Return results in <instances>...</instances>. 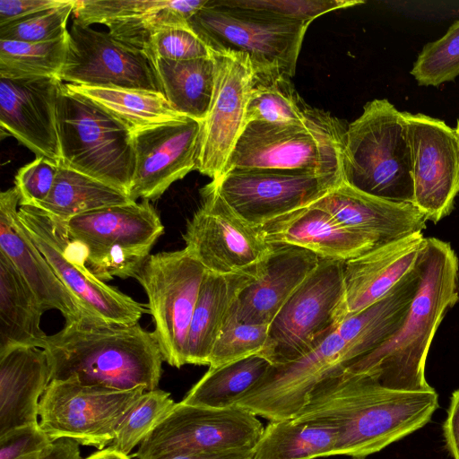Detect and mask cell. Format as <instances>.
Wrapping results in <instances>:
<instances>
[{
    "label": "cell",
    "mask_w": 459,
    "mask_h": 459,
    "mask_svg": "<svg viewBox=\"0 0 459 459\" xmlns=\"http://www.w3.org/2000/svg\"><path fill=\"white\" fill-rule=\"evenodd\" d=\"M150 54L152 59L190 60L212 56V49L188 26L172 25L160 29L152 38Z\"/></svg>",
    "instance_id": "obj_44"
},
{
    "label": "cell",
    "mask_w": 459,
    "mask_h": 459,
    "mask_svg": "<svg viewBox=\"0 0 459 459\" xmlns=\"http://www.w3.org/2000/svg\"><path fill=\"white\" fill-rule=\"evenodd\" d=\"M425 243L422 232H416L346 261L347 314L366 308L394 289L415 267Z\"/></svg>",
    "instance_id": "obj_26"
},
{
    "label": "cell",
    "mask_w": 459,
    "mask_h": 459,
    "mask_svg": "<svg viewBox=\"0 0 459 459\" xmlns=\"http://www.w3.org/2000/svg\"><path fill=\"white\" fill-rule=\"evenodd\" d=\"M344 263L320 258L269 325L264 357L272 364L301 357L337 330L347 315Z\"/></svg>",
    "instance_id": "obj_8"
},
{
    "label": "cell",
    "mask_w": 459,
    "mask_h": 459,
    "mask_svg": "<svg viewBox=\"0 0 459 459\" xmlns=\"http://www.w3.org/2000/svg\"><path fill=\"white\" fill-rule=\"evenodd\" d=\"M208 1L75 0L73 13L74 19L84 25L107 26L115 38L151 56V40L158 30L168 26L188 24L192 15Z\"/></svg>",
    "instance_id": "obj_22"
},
{
    "label": "cell",
    "mask_w": 459,
    "mask_h": 459,
    "mask_svg": "<svg viewBox=\"0 0 459 459\" xmlns=\"http://www.w3.org/2000/svg\"><path fill=\"white\" fill-rule=\"evenodd\" d=\"M264 429L255 415L237 406L219 409L179 402L146 436L134 456L160 459L181 454L252 451Z\"/></svg>",
    "instance_id": "obj_12"
},
{
    "label": "cell",
    "mask_w": 459,
    "mask_h": 459,
    "mask_svg": "<svg viewBox=\"0 0 459 459\" xmlns=\"http://www.w3.org/2000/svg\"><path fill=\"white\" fill-rule=\"evenodd\" d=\"M67 84L104 108L132 133L182 116L173 109L160 92Z\"/></svg>",
    "instance_id": "obj_36"
},
{
    "label": "cell",
    "mask_w": 459,
    "mask_h": 459,
    "mask_svg": "<svg viewBox=\"0 0 459 459\" xmlns=\"http://www.w3.org/2000/svg\"><path fill=\"white\" fill-rule=\"evenodd\" d=\"M82 250L86 267L102 281L134 278L164 232L150 201L91 211L64 221Z\"/></svg>",
    "instance_id": "obj_7"
},
{
    "label": "cell",
    "mask_w": 459,
    "mask_h": 459,
    "mask_svg": "<svg viewBox=\"0 0 459 459\" xmlns=\"http://www.w3.org/2000/svg\"><path fill=\"white\" fill-rule=\"evenodd\" d=\"M68 48V31L44 42L0 39V78L59 79Z\"/></svg>",
    "instance_id": "obj_38"
},
{
    "label": "cell",
    "mask_w": 459,
    "mask_h": 459,
    "mask_svg": "<svg viewBox=\"0 0 459 459\" xmlns=\"http://www.w3.org/2000/svg\"><path fill=\"white\" fill-rule=\"evenodd\" d=\"M50 381L44 349L15 346L0 352V437L39 423V400Z\"/></svg>",
    "instance_id": "obj_28"
},
{
    "label": "cell",
    "mask_w": 459,
    "mask_h": 459,
    "mask_svg": "<svg viewBox=\"0 0 459 459\" xmlns=\"http://www.w3.org/2000/svg\"><path fill=\"white\" fill-rule=\"evenodd\" d=\"M342 182L368 195L414 204L411 148L404 112L388 100L367 102L343 134Z\"/></svg>",
    "instance_id": "obj_4"
},
{
    "label": "cell",
    "mask_w": 459,
    "mask_h": 459,
    "mask_svg": "<svg viewBox=\"0 0 459 459\" xmlns=\"http://www.w3.org/2000/svg\"><path fill=\"white\" fill-rule=\"evenodd\" d=\"M130 202L134 201L124 191L58 164L53 187L38 208L66 221L91 211Z\"/></svg>",
    "instance_id": "obj_34"
},
{
    "label": "cell",
    "mask_w": 459,
    "mask_h": 459,
    "mask_svg": "<svg viewBox=\"0 0 459 459\" xmlns=\"http://www.w3.org/2000/svg\"><path fill=\"white\" fill-rule=\"evenodd\" d=\"M414 204L434 223L448 215L459 193V135L443 120L404 112Z\"/></svg>",
    "instance_id": "obj_19"
},
{
    "label": "cell",
    "mask_w": 459,
    "mask_h": 459,
    "mask_svg": "<svg viewBox=\"0 0 459 459\" xmlns=\"http://www.w3.org/2000/svg\"><path fill=\"white\" fill-rule=\"evenodd\" d=\"M268 340L269 325L240 322L235 304L213 345L209 368H217L253 355L264 356Z\"/></svg>",
    "instance_id": "obj_42"
},
{
    "label": "cell",
    "mask_w": 459,
    "mask_h": 459,
    "mask_svg": "<svg viewBox=\"0 0 459 459\" xmlns=\"http://www.w3.org/2000/svg\"><path fill=\"white\" fill-rule=\"evenodd\" d=\"M345 131L336 117L318 108L303 124L249 122L222 174L232 169H262L342 175Z\"/></svg>",
    "instance_id": "obj_6"
},
{
    "label": "cell",
    "mask_w": 459,
    "mask_h": 459,
    "mask_svg": "<svg viewBox=\"0 0 459 459\" xmlns=\"http://www.w3.org/2000/svg\"><path fill=\"white\" fill-rule=\"evenodd\" d=\"M319 262L320 257L307 249L272 245L255 280L236 302L238 319L245 324L269 325Z\"/></svg>",
    "instance_id": "obj_24"
},
{
    "label": "cell",
    "mask_w": 459,
    "mask_h": 459,
    "mask_svg": "<svg viewBox=\"0 0 459 459\" xmlns=\"http://www.w3.org/2000/svg\"><path fill=\"white\" fill-rule=\"evenodd\" d=\"M212 50L248 56L254 73L293 77L308 25L272 20L209 0L187 22Z\"/></svg>",
    "instance_id": "obj_9"
},
{
    "label": "cell",
    "mask_w": 459,
    "mask_h": 459,
    "mask_svg": "<svg viewBox=\"0 0 459 459\" xmlns=\"http://www.w3.org/2000/svg\"><path fill=\"white\" fill-rule=\"evenodd\" d=\"M444 435L453 459H459V389L452 394L444 423Z\"/></svg>",
    "instance_id": "obj_48"
},
{
    "label": "cell",
    "mask_w": 459,
    "mask_h": 459,
    "mask_svg": "<svg viewBox=\"0 0 459 459\" xmlns=\"http://www.w3.org/2000/svg\"><path fill=\"white\" fill-rule=\"evenodd\" d=\"M256 273L218 274L206 271L188 333L186 364L209 366L213 345L234 305Z\"/></svg>",
    "instance_id": "obj_30"
},
{
    "label": "cell",
    "mask_w": 459,
    "mask_h": 459,
    "mask_svg": "<svg viewBox=\"0 0 459 459\" xmlns=\"http://www.w3.org/2000/svg\"><path fill=\"white\" fill-rule=\"evenodd\" d=\"M19 206L15 186L1 192L0 252L16 267L46 311L58 310L65 322L93 316L62 283L27 234L19 219Z\"/></svg>",
    "instance_id": "obj_23"
},
{
    "label": "cell",
    "mask_w": 459,
    "mask_h": 459,
    "mask_svg": "<svg viewBox=\"0 0 459 459\" xmlns=\"http://www.w3.org/2000/svg\"><path fill=\"white\" fill-rule=\"evenodd\" d=\"M52 443L39 423L19 427L0 437V459H38Z\"/></svg>",
    "instance_id": "obj_46"
},
{
    "label": "cell",
    "mask_w": 459,
    "mask_h": 459,
    "mask_svg": "<svg viewBox=\"0 0 459 459\" xmlns=\"http://www.w3.org/2000/svg\"><path fill=\"white\" fill-rule=\"evenodd\" d=\"M411 74L419 85L434 87L459 75V20L440 39L423 47Z\"/></svg>",
    "instance_id": "obj_41"
},
{
    "label": "cell",
    "mask_w": 459,
    "mask_h": 459,
    "mask_svg": "<svg viewBox=\"0 0 459 459\" xmlns=\"http://www.w3.org/2000/svg\"><path fill=\"white\" fill-rule=\"evenodd\" d=\"M203 203L188 221L185 248L208 272L256 273L272 250L260 228L246 221L221 197L204 187Z\"/></svg>",
    "instance_id": "obj_16"
},
{
    "label": "cell",
    "mask_w": 459,
    "mask_h": 459,
    "mask_svg": "<svg viewBox=\"0 0 459 459\" xmlns=\"http://www.w3.org/2000/svg\"><path fill=\"white\" fill-rule=\"evenodd\" d=\"M56 120L61 153L58 164L127 194L134 166L132 131L64 82L57 100Z\"/></svg>",
    "instance_id": "obj_5"
},
{
    "label": "cell",
    "mask_w": 459,
    "mask_h": 459,
    "mask_svg": "<svg viewBox=\"0 0 459 459\" xmlns=\"http://www.w3.org/2000/svg\"><path fill=\"white\" fill-rule=\"evenodd\" d=\"M437 406L434 389H386L341 370L314 388L293 420L335 429L334 455L363 458L425 426Z\"/></svg>",
    "instance_id": "obj_1"
},
{
    "label": "cell",
    "mask_w": 459,
    "mask_h": 459,
    "mask_svg": "<svg viewBox=\"0 0 459 459\" xmlns=\"http://www.w3.org/2000/svg\"><path fill=\"white\" fill-rule=\"evenodd\" d=\"M347 363L346 345L336 330L301 357L272 364L234 406L270 421L293 419L314 388Z\"/></svg>",
    "instance_id": "obj_17"
},
{
    "label": "cell",
    "mask_w": 459,
    "mask_h": 459,
    "mask_svg": "<svg viewBox=\"0 0 459 459\" xmlns=\"http://www.w3.org/2000/svg\"><path fill=\"white\" fill-rule=\"evenodd\" d=\"M175 404L166 391H145L127 412L109 446L129 455Z\"/></svg>",
    "instance_id": "obj_40"
},
{
    "label": "cell",
    "mask_w": 459,
    "mask_h": 459,
    "mask_svg": "<svg viewBox=\"0 0 459 459\" xmlns=\"http://www.w3.org/2000/svg\"><path fill=\"white\" fill-rule=\"evenodd\" d=\"M164 96L178 114L200 122L209 111L215 65L212 56L190 60H155Z\"/></svg>",
    "instance_id": "obj_32"
},
{
    "label": "cell",
    "mask_w": 459,
    "mask_h": 459,
    "mask_svg": "<svg viewBox=\"0 0 459 459\" xmlns=\"http://www.w3.org/2000/svg\"><path fill=\"white\" fill-rule=\"evenodd\" d=\"M63 82L55 77L0 78V124L36 157L60 162L56 106Z\"/></svg>",
    "instance_id": "obj_21"
},
{
    "label": "cell",
    "mask_w": 459,
    "mask_h": 459,
    "mask_svg": "<svg viewBox=\"0 0 459 459\" xmlns=\"http://www.w3.org/2000/svg\"><path fill=\"white\" fill-rule=\"evenodd\" d=\"M75 0L43 13L0 27V39L44 42L67 33V21L74 13Z\"/></svg>",
    "instance_id": "obj_43"
},
{
    "label": "cell",
    "mask_w": 459,
    "mask_h": 459,
    "mask_svg": "<svg viewBox=\"0 0 459 459\" xmlns=\"http://www.w3.org/2000/svg\"><path fill=\"white\" fill-rule=\"evenodd\" d=\"M44 307L16 267L0 252V352L15 346L44 348Z\"/></svg>",
    "instance_id": "obj_31"
},
{
    "label": "cell",
    "mask_w": 459,
    "mask_h": 459,
    "mask_svg": "<svg viewBox=\"0 0 459 459\" xmlns=\"http://www.w3.org/2000/svg\"><path fill=\"white\" fill-rule=\"evenodd\" d=\"M206 269L186 248L150 255L134 279L143 288L164 361L186 365L190 325Z\"/></svg>",
    "instance_id": "obj_11"
},
{
    "label": "cell",
    "mask_w": 459,
    "mask_h": 459,
    "mask_svg": "<svg viewBox=\"0 0 459 459\" xmlns=\"http://www.w3.org/2000/svg\"><path fill=\"white\" fill-rule=\"evenodd\" d=\"M311 205L327 212L345 228L375 238L380 245L426 228L427 218L414 204L381 199L343 182Z\"/></svg>",
    "instance_id": "obj_25"
},
{
    "label": "cell",
    "mask_w": 459,
    "mask_h": 459,
    "mask_svg": "<svg viewBox=\"0 0 459 459\" xmlns=\"http://www.w3.org/2000/svg\"><path fill=\"white\" fill-rule=\"evenodd\" d=\"M144 392L143 387L117 390L54 380L39 400V424L52 441L65 437L100 450L112 443Z\"/></svg>",
    "instance_id": "obj_13"
},
{
    "label": "cell",
    "mask_w": 459,
    "mask_h": 459,
    "mask_svg": "<svg viewBox=\"0 0 459 459\" xmlns=\"http://www.w3.org/2000/svg\"><path fill=\"white\" fill-rule=\"evenodd\" d=\"M316 108L308 107L296 91L291 77L281 74H255L247 107L246 125L303 124Z\"/></svg>",
    "instance_id": "obj_37"
},
{
    "label": "cell",
    "mask_w": 459,
    "mask_h": 459,
    "mask_svg": "<svg viewBox=\"0 0 459 459\" xmlns=\"http://www.w3.org/2000/svg\"><path fill=\"white\" fill-rule=\"evenodd\" d=\"M200 134L201 122L186 116L134 132L130 200H156L174 182L196 169Z\"/></svg>",
    "instance_id": "obj_20"
},
{
    "label": "cell",
    "mask_w": 459,
    "mask_h": 459,
    "mask_svg": "<svg viewBox=\"0 0 459 459\" xmlns=\"http://www.w3.org/2000/svg\"><path fill=\"white\" fill-rule=\"evenodd\" d=\"M68 0H1L0 27L59 7Z\"/></svg>",
    "instance_id": "obj_47"
},
{
    "label": "cell",
    "mask_w": 459,
    "mask_h": 459,
    "mask_svg": "<svg viewBox=\"0 0 459 459\" xmlns=\"http://www.w3.org/2000/svg\"><path fill=\"white\" fill-rule=\"evenodd\" d=\"M455 130H456V132H457V134H458V135H459V117H458V119H457V123H456Z\"/></svg>",
    "instance_id": "obj_52"
},
{
    "label": "cell",
    "mask_w": 459,
    "mask_h": 459,
    "mask_svg": "<svg viewBox=\"0 0 459 459\" xmlns=\"http://www.w3.org/2000/svg\"><path fill=\"white\" fill-rule=\"evenodd\" d=\"M59 79L73 85L164 94L155 62L147 53L75 19L68 30L67 54Z\"/></svg>",
    "instance_id": "obj_15"
},
{
    "label": "cell",
    "mask_w": 459,
    "mask_h": 459,
    "mask_svg": "<svg viewBox=\"0 0 459 459\" xmlns=\"http://www.w3.org/2000/svg\"><path fill=\"white\" fill-rule=\"evenodd\" d=\"M251 459V458H250Z\"/></svg>",
    "instance_id": "obj_54"
},
{
    "label": "cell",
    "mask_w": 459,
    "mask_h": 459,
    "mask_svg": "<svg viewBox=\"0 0 459 459\" xmlns=\"http://www.w3.org/2000/svg\"><path fill=\"white\" fill-rule=\"evenodd\" d=\"M342 182L335 173L252 169L230 170L204 187L259 228L315 204Z\"/></svg>",
    "instance_id": "obj_14"
},
{
    "label": "cell",
    "mask_w": 459,
    "mask_h": 459,
    "mask_svg": "<svg viewBox=\"0 0 459 459\" xmlns=\"http://www.w3.org/2000/svg\"><path fill=\"white\" fill-rule=\"evenodd\" d=\"M252 451L236 450L220 453L181 454L160 459H250Z\"/></svg>",
    "instance_id": "obj_50"
},
{
    "label": "cell",
    "mask_w": 459,
    "mask_h": 459,
    "mask_svg": "<svg viewBox=\"0 0 459 459\" xmlns=\"http://www.w3.org/2000/svg\"><path fill=\"white\" fill-rule=\"evenodd\" d=\"M58 163L45 157L22 167L15 176V187L20 195V206L38 207L48 196L57 173Z\"/></svg>",
    "instance_id": "obj_45"
},
{
    "label": "cell",
    "mask_w": 459,
    "mask_h": 459,
    "mask_svg": "<svg viewBox=\"0 0 459 459\" xmlns=\"http://www.w3.org/2000/svg\"><path fill=\"white\" fill-rule=\"evenodd\" d=\"M214 89L209 111L201 122L197 170L215 180L245 126L254 70L248 56L231 50H212Z\"/></svg>",
    "instance_id": "obj_18"
},
{
    "label": "cell",
    "mask_w": 459,
    "mask_h": 459,
    "mask_svg": "<svg viewBox=\"0 0 459 459\" xmlns=\"http://www.w3.org/2000/svg\"><path fill=\"white\" fill-rule=\"evenodd\" d=\"M259 228L269 244L302 247L322 259L346 262L380 245L375 238L345 228L330 213L313 205Z\"/></svg>",
    "instance_id": "obj_27"
},
{
    "label": "cell",
    "mask_w": 459,
    "mask_h": 459,
    "mask_svg": "<svg viewBox=\"0 0 459 459\" xmlns=\"http://www.w3.org/2000/svg\"><path fill=\"white\" fill-rule=\"evenodd\" d=\"M354 459H362V458H354Z\"/></svg>",
    "instance_id": "obj_53"
},
{
    "label": "cell",
    "mask_w": 459,
    "mask_h": 459,
    "mask_svg": "<svg viewBox=\"0 0 459 459\" xmlns=\"http://www.w3.org/2000/svg\"><path fill=\"white\" fill-rule=\"evenodd\" d=\"M335 429L293 419L270 421L252 450L251 459H314L334 455Z\"/></svg>",
    "instance_id": "obj_33"
},
{
    "label": "cell",
    "mask_w": 459,
    "mask_h": 459,
    "mask_svg": "<svg viewBox=\"0 0 459 459\" xmlns=\"http://www.w3.org/2000/svg\"><path fill=\"white\" fill-rule=\"evenodd\" d=\"M219 6L249 12L260 17L309 25L338 9L363 4L361 0H212Z\"/></svg>",
    "instance_id": "obj_39"
},
{
    "label": "cell",
    "mask_w": 459,
    "mask_h": 459,
    "mask_svg": "<svg viewBox=\"0 0 459 459\" xmlns=\"http://www.w3.org/2000/svg\"><path fill=\"white\" fill-rule=\"evenodd\" d=\"M51 381L117 390L158 388L164 361L153 332L95 316L66 321L43 348ZM50 381V382H51Z\"/></svg>",
    "instance_id": "obj_3"
},
{
    "label": "cell",
    "mask_w": 459,
    "mask_h": 459,
    "mask_svg": "<svg viewBox=\"0 0 459 459\" xmlns=\"http://www.w3.org/2000/svg\"><path fill=\"white\" fill-rule=\"evenodd\" d=\"M20 221L53 271L93 316L117 325H135L145 313L142 304L95 277L82 248L69 237L64 221L34 206H19Z\"/></svg>",
    "instance_id": "obj_10"
},
{
    "label": "cell",
    "mask_w": 459,
    "mask_h": 459,
    "mask_svg": "<svg viewBox=\"0 0 459 459\" xmlns=\"http://www.w3.org/2000/svg\"><path fill=\"white\" fill-rule=\"evenodd\" d=\"M271 365L265 357L253 355L209 368L181 402L219 409L232 407L264 376Z\"/></svg>",
    "instance_id": "obj_35"
},
{
    "label": "cell",
    "mask_w": 459,
    "mask_h": 459,
    "mask_svg": "<svg viewBox=\"0 0 459 459\" xmlns=\"http://www.w3.org/2000/svg\"><path fill=\"white\" fill-rule=\"evenodd\" d=\"M38 459H82L80 444L70 438H58Z\"/></svg>",
    "instance_id": "obj_49"
},
{
    "label": "cell",
    "mask_w": 459,
    "mask_h": 459,
    "mask_svg": "<svg viewBox=\"0 0 459 459\" xmlns=\"http://www.w3.org/2000/svg\"><path fill=\"white\" fill-rule=\"evenodd\" d=\"M420 279L407 315L382 344L342 370L391 390L429 391L425 364L447 310L459 300V263L449 243L426 238L419 258Z\"/></svg>",
    "instance_id": "obj_2"
},
{
    "label": "cell",
    "mask_w": 459,
    "mask_h": 459,
    "mask_svg": "<svg viewBox=\"0 0 459 459\" xmlns=\"http://www.w3.org/2000/svg\"><path fill=\"white\" fill-rule=\"evenodd\" d=\"M420 279L418 260L386 295L366 308L345 316L337 333L346 345L348 364L376 349L397 330L418 290Z\"/></svg>",
    "instance_id": "obj_29"
},
{
    "label": "cell",
    "mask_w": 459,
    "mask_h": 459,
    "mask_svg": "<svg viewBox=\"0 0 459 459\" xmlns=\"http://www.w3.org/2000/svg\"><path fill=\"white\" fill-rule=\"evenodd\" d=\"M85 459H131L128 455H125L116 449L108 446L107 448L100 449Z\"/></svg>",
    "instance_id": "obj_51"
}]
</instances>
